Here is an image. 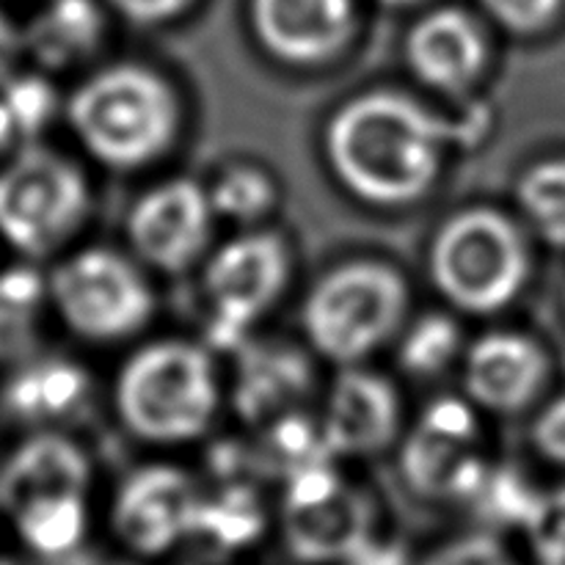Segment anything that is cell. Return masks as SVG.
<instances>
[{"label":"cell","mask_w":565,"mask_h":565,"mask_svg":"<svg viewBox=\"0 0 565 565\" xmlns=\"http://www.w3.org/2000/svg\"><path fill=\"white\" fill-rule=\"evenodd\" d=\"M475 116L450 119L395 88H370L331 114L323 152L334 180L373 207H408L428 196L447 149L483 136Z\"/></svg>","instance_id":"cell-1"},{"label":"cell","mask_w":565,"mask_h":565,"mask_svg":"<svg viewBox=\"0 0 565 565\" xmlns=\"http://www.w3.org/2000/svg\"><path fill=\"white\" fill-rule=\"evenodd\" d=\"M66 121L88 158L127 174L149 169L174 149L182 103L158 70L119 61L77 83L66 99Z\"/></svg>","instance_id":"cell-2"},{"label":"cell","mask_w":565,"mask_h":565,"mask_svg":"<svg viewBox=\"0 0 565 565\" xmlns=\"http://www.w3.org/2000/svg\"><path fill=\"white\" fill-rule=\"evenodd\" d=\"M221 379L213 356L191 340H158L138 348L114 381V412L143 445H188L213 428Z\"/></svg>","instance_id":"cell-3"},{"label":"cell","mask_w":565,"mask_h":565,"mask_svg":"<svg viewBox=\"0 0 565 565\" xmlns=\"http://www.w3.org/2000/svg\"><path fill=\"white\" fill-rule=\"evenodd\" d=\"M530 274L533 257L522 226L494 207L458 210L430 241V285L463 315L483 318L508 309Z\"/></svg>","instance_id":"cell-4"},{"label":"cell","mask_w":565,"mask_h":565,"mask_svg":"<svg viewBox=\"0 0 565 565\" xmlns=\"http://www.w3.org/2000/svg\"><path fill=\"white\" fill-rule=\"evenodd\" d=\"M408 307L412 290L395 265L351 259L315 281L301 307V326L320 359L353 367L401 334Z\"/></svg>","instance_id":"cell-5"},{"label":"cell","mask_w":565,"mask_h":565,"mask_svg":"<svg viewBox=\"0 0 565 565\" xmlns=\"http://www.w3.org/2000/svg\"><path fill=\"white\" fill-rule=\"evenodd\" d=\"M47 301L72 334L94 345L141 334L158 312V298L138 259L105 246L58 259L47 276Z\"/></svg>","instance_id":"cell-6"},{"label":"cell","mask_w":565,"mask_h":565,"mask_svg":"<svg viewBox=\"0 0 565 565\" xmlns=\"http://www.w3.org/2000/svg\"><path fill=\"white\" fill-rule=\"evenodd\" d=\"M92 215V185L81 166L28 143L0 169V237L31 259L61 252Z\"/></svg>","instance_id":"cell-7"},{"label":"cell","mask_w":565,"mask_h":565,"mask_svg":"<svg viewBox=\"0 0 565 565\" xmlns=\"http://www.w3.org/2000/svg\"><path fill=\"white\" fill-rule=\"evenodd\" d=\"M290 276V243L279 232H243L215 248L202 274L215 342L237 345L281 301Z\"/></svg>","instance_id":"cell-8"},{"label":"cell","mask_w":565,"mask_h":565,"mask_svg":"<svg viewBox=\"0 0 565 565\" xmlns=\"http://www.w3.org/2000/svg\"><path fill=\"white\" fill-rule=\"evenodd\" d=\"M401 472L406 483L428 500H463L478 494L489 475L478 408L467 397L430 403L403 441Z\"/></svg>","instance_id":"cell-9"},{"label":"cell","mask_w":565,"mask_h":565,"mask_svg":"<svg viewBox=\"0 0 565 565\" xmlns=\"http://www.w3.org/2000/svg\"><path fill=\"white\" fill-rule=\"evenodd\" d=\"M373 505L337 478L329 461L290 475L285 500V541L303 563L353 561L367 546Z\"/></svg>","instance_id":"cell-10"},{"label":"cell","mask_w":565,"mask_h":565,"mask_svg":"<svg viewBox=\"0 0 565 565\" xmlns=\"http://www.w3.org/2000/svg\"><path fill=\"white\" fill-rule=\"evenodd\" d=\"M215 210L202 182L171 177L136 199L125 221L130 252L158 274H185L207 257L215 232Z\"/></svg>","instance_id":"cell-11"},{"label":"cell","mask_w":565,"mask_h":565,"mask_svg":"<svg viewBox=\"0 0 565 565\" xmlns=\"http://www.w3.org/2000/svg\"><path fill=\"white\" fill-rule=\"evenodd\" d=\"M259 47L296 70L340 58L356 33V0H248Z\"/></svg>","instance_id":"cell-12"},{"label":"cell","mask_w":565,"mask_h":565,"mask_svg":"<svg viewBox=\"0 0 565 565\" xmlns=\"http://www.w3.org/2000/svg\"><path fill=\"white\" fill-rule=\"evenodd\" d=\"M401 419V392L395 384L353 364L340 367L318 428L331 458H370L395 445Z\"/></svg>","instance_id":"cell-13"},{"label":"cell","mask_w":565,"mask_h":565,"mask_svg":"<svg viewBox=\"0 0 565 565\" xmlns=\"http://www.w3.org/2000/svg\"><path fill=\"white\" fill-rule=\"evenodd\" d=\"M550 356L522 331H489L463 351V392L478 412L513 417L539 401Z\"/></svg>","instance_id":"cell-14"},{"label":"cell","mask_w":565,"mask_h":565,"mask_svg":"<svg viewBox=\"0 0 565 565\" xmlns=\"http://www.w3.org/2000/svg\"><path fill=\"white\" fill-rule=\"evenodd\" d=\"M199 489L182 469L152 463L132 472L114 500V530L138 555H160L193 530Z\"/></svg>","instance_id":"cell-15"},{"label":"cell","mask_w":565,"mask_h":565,"mask_svg":"<svg viewBox=\"0 0 565 565\" xmlns=\"http://www.w3.org/2000/svg\"><path fill=\"white\" fill-rule=\"evenodd\" d=\"M408 72L430 92L463 97L489 70V42L469 11L441 6L412 25L406 36Z\"/></svg>","instance_id":"cell-16"},{"label":"cell","mask_w":565,"mask_h":565,"mask_svg":"<svg viewBox=\"0 0 565 565\" xmlns=\"http://www.w3.org/2000/svg\"><path fill=\"white\" fill-rule=\"evenodd\" d=\"M92 458L70 436L42 430L11 452L0 469V505L9 513L36 502L86 497Z\"/></svg>","instance_id":"cell-17"},{"label":"cell","mask_w":565,"mask_h":565,"mask_svg":"<svg viewBox=\"0 0 565 565\" xmlns=\"http://www.w3.org/2000/svg\"><path fill=\"white\" fill-rule=\"evenodd\" d=\"M108 33L99 0H47L22 31V50L44 72H66L99 53Z\"/></svg>","instance_id":"cell-18"},{"label":"cell","mask_w":565,"mask_h":565,"mask_svg":"<svg viewBox=\"0 0 565 565\" xmlns=\"http://www.w3.org/2000/svg\"><path fill=\"white\" fill-rule=\"evenodd\" d=\"M92 401V375L70 359L25 364L3 390V408L28 425H58L77 417Z\"/></svg>","instance_id":"cell-19"},{"label":"cell","mask_w":565,"mask_h":565,"mask_svg":"<svg viewBox=\"0 0 565 565\" xmlns=\"http://www.w3.org/2000/svg\"><path fill=\"white\" fill-rule=\"evenodd\" d=\"M312 381L307 356L292 348H265L246 351L241 379H237V412L252 423H268L279 412L290 414L292 403L301 401Z\"/></svg>","instance_id":"cell-20"},{"label":"cell","mask_w":565,"mask_h":565,"mask_svg":"<svg viewBox=\"0 0 565 565\" xmlns=\"http://www.w3.org/2000/svg\"><path fill=\"white\" fill-rule=\"evenodd\" d=\"M44 303L47 279L36 268L0 274V362H22L36 351Z\"/></svg>","instance_id":"cell-21"},{"label":"cell","mask_w":565,"mask_h":565,"mask_svg":"<svg viewBox=\"0 0 565 565\" xmlns=\"http://www.w3.org/2000/svg\"><path fill=\"white\" fill-rule=\"evenodd\" d=\"M516 204L530 230L546 246L565 248V160L550 158L530 166L516 182Z\"/></svg>","instance_id":"cell-22"},{"label":"cell","mask_w":565,"mask_h":565,"mask_svg":"<svg viewBox=\"0 0 565 565\" xmlns=\"http://www.w3.org/2000/svg\"><path fill=\"white\" fill-rule=\"evenodd\" d=\"M218 218L252 226L268 218L279 204V185L274 174L252 163H232L207 188Z\"/></svg>","instance_id":"cell-23"},{"label":"cell","mask_w":565,"mask_h":565,"mask_svg":"<svg viewBox=\"0 0 565 565\" xmlns=\"http://www.w3.org/2000/svg\"><path fill=\"white\" fill-rule=\"evenodd\" d=\"M11 516L25 544L33 546L39 555H66L81 544L86 533V497L36 502L20 508Z\"/></svg>","instance_id":"cell-24"},{"label":"cell","mask_w":565,"mask_h":565,"mask_svg":"<svg viewBox=\"0 0 565 565\" xmlns=\"http://www.w3.org/2000/svg\"><path fill=\"white\" fill-rule=\"evenodd\" d=\"M397 359L414 379H436L458 356H463V337L450 315L428 312L401 331Z\"/></svg>","instance_id":"cell-25"},{"label":"cell","mask_w":565,"mask_h":565,"mask_svg":"<svg viewBox=\"0 0 565 565\" xmlns=\"http://www.w3.org/2000/svg\"><path fill=\"white\" fill-rule=\"evenodd\" d=\"M259 530H263V513L257 500L252 491L237 486L213 502L199 500L191 533L213 535L221 546H243L257 539Z\"/></svg>","instance_id":"cell-26"},{"label":"cell","mask_w":565,"mask_h":565,"mask_svg":"<svg viewBox=\"0 0 565 565\" xmlns=\"http://www.w3.org/2000/svg\"><path fill=\"white\" fill-rule=\"evenodd\" d=\"M524 527L539 565H565V486L539 494Z\"/></svg>","instance_id":"cell-27"},{"label":"cell","mask_w":565,"mask_h":565,"mask_svg":"<svg viewBox=\"0 0 565 565\" xmlns=\"http://www.w3.org/2000/svg\"><path fill=\"white\" fill-rule=\"evenodd\" d=\"M6 108L11 110L17 132L22 138H33L55 114V92L47 81L39 75L17 77L6 86Z\"/></svg>","instance_id":"cell-28"},{"label":"cell","mask_w":565,"mask_h":565,"mask_svg":"<svg viewBox=\"0 0 565 565\" xmlns=\"http://www.w3.org/2000/svg\"><path fill=\"white\" fill-rule=\"evenodd\" d=\"M480 9L513 36H533L550 28L563 9V0H478Z\"/></svg>","instance_id":"cell-29"},{"label":"cell","mask_w":565,"mask_h":565,"mask_svg":"<svg viewBox=\"0 0 565 565\" xmlns=\"http://www.w3.org/2000/svg\"><path fill=\"white\" fill-rule=\"evenodd\" d=\"M114 14L138 28H158L180 20L196 0H103Z\"/></svg>","instance_id":"cell-30"},{"label":"cell","mask_w":565,"mask_h":565,"mask_svg":"<svg viewBox=\"0 0 565 565\" xmlns=\"http://www.w3.org/2000/svg\"><path fill=\"white\" fill-rule=\"evenodd\" d=\"M533 445L546 461L565 467V395L552 401L533 423Z\"/></svg>","instance_id":"cell-31"},{"label":"cell","mask_w":565,"mask_h":565,"mask_svg":"<svg viewBox=\"0 0 565 565\" xmlns=\"http://www.w3.org/2000/svg\"><path fill=\"white\" fill-rule=\"evenodd\" d=\"M425 565H511L505 552L491 539H467L441 550L434 561Z\"/></svg>","instance_id":"cell-32"},{"label":"cell","mask_w":565,"mask_h":565,"mask_svg":"<svg viewBox=\"0 0 565 565\" xmlns=\"http://www.w3.org/2000/svg\"><path fill=\"white\" fill-rule=\"evenodd\" d=\"M22 53H25L22 50V31H17L9 17L0 11V81H6L11 75V70H14L17 58Z\"/></svg>","instance_id":"cell-33"},{"label":"cell","mask_w":565,"mask_h":565,"mask_svg":"<svg viewBox=\"0 0 565 565\" xmlns=\"http://www.w3.org/2000/svg\"><path fill=\"white\" fill-rule=\"evenodd\" d=\"M353 565H408L406 555L395 546H379V550H370L364 546L356 557H353Z\"/></svg>","instance_id":"cell-34"},{"label":"cell","mask_w":565,"mask_h":565,"mask_svg":"<svg viewBox=\"0 0 565 565\" xmlns=\"http://www.w3.org/2000/svg\"><path fill=\"white\" fill-rule=\"evenodd\" d=\"M17 138H20V132H17L14 119H11V110L6 108V103L0 99V154H3Z\"/></svg>","instance_id":"cell-35"},{"label":"cell","mask_w":565,"mask_h":565,"mask_svg":"<svg viewBox=\"0 0 565 565\" xmlns=\"http://www.w3.org/2000/svg\"><path fill=\"white\" fill-rule=\"evenodd\" d=\"M379 3L386 6V9H408V6L425 3V0H379Z\"/></svg>","instance_id":"cell-36"},{"label":"cell","mask_w":565,"mask_h":565,"mask_svg":"<svg viewBox=\"0 0 565 565\" xmlns=\"http://www.w3.org/2000/svg\"><path fill=\"white\" fill-rule=\"evenodd\" d=\"M0 565H9V563H0Z\"/></svg>","instance_id":"cell-37"}]
</instances>
